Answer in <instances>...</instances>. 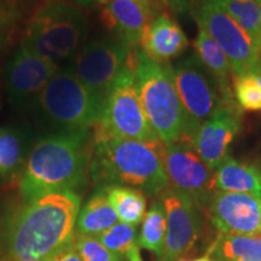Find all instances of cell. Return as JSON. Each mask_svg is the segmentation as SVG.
<instances>
[{"label": "cell", "mask_w": 261, "mask_h": 261, "mask_svg": "<svg viewBox=\"0 0 261 261\" xmlns=\"http://www.w3.org/2000/svg\"><path fill=\"white\" fill-rule=\"evenodd\" d=\"M81 197L57 192L29 202L10 221L6 261H42L75 238Z\"/></svg>", "instance_id": "6da1fadb"}, {"label": "cell", "mask_w": 261, "mask_h": 261, "mask_svg": "<svg viewBox=\"0 0 261 261\" xmlns=\"http://www.w3.org/2000/svg\"><path fill=\"white\" fill-rule=\"evenodd\" d=\"M90 130L45 133L34 143L19 179L25 203L57 192H75L90 171Z\"/></svg>", "instance_id": "7a4b0ae2"}, {"label": "cell", "mask_w": 261, "mask_h": 261, "mask_svg": "<svg viewBox=\"0 0 261 261\" xmlns=\"http://www.w3.org/2000/svg\"><path fill=\"white\" fill-rule=\"evenodd\" d=\"M90 177L97 184L123 185L150 195L169 188L161 140L93 138Z\"/></svg>", "instance_id": "3957f363"}, {"label": "cell", "mask_w": 261, "mask_h": 261, "mask_svg": "<svg viewBox=\"0 0 261 261\" xmlns=\"http://www.w3.org/2000/svg\"><path fill=\"white\" fill-rule=\"evenodd\" d=\"M104 103L106 100L63 67L42 90L31 115L46 133L90 130L102 119Z\"/></svg>", "instance_id": "277c9868"}, {"label": "cell", "mask_w": 261, "mask_h": 261, "mask_svg": "<svg viewBox=\"0 0 261 261\" xmlns=\"http://www.w3.org/2000/svg\"><path fill=\"white\" fill-rule=\"evenodd\" d=\"M87 28L86 17L76 5L50 3L28 22L21 44L63 68L85 45Z\"/></svg>", "instance_id": "5b68a950"}, {"label": "cell", "mask_w": 261, "mask_h": 261, "mask_svg": "<svg viewBox=\"0 0 261 261\" xmlns=\"http://www.w3.org/2000/svg\"><path fill=\"white\" fill-rule=\"evenodd\" d=\"M137 86L143 109L160 140L171 143L185 132V113L169 63L150 60L137 50Z\"/></svg>", "instance_id": "8992f818"}, {"label": "cell", "mask_w": 261, "mask_h": 261, "mask_svg": "<svg viewBox=\"0 0 261 261\" xmlns=\"http://www.w3.org/2000/svg\"><path fill=\"white\" fill-rule=\"evenodd\" d=\"M173 79L185 113V132L181 138L189 142L202 123L220 108L233 103L231 91L224 89L196 56L179 62L173 68Z\"/></svg>", "instance_id": "52a82bcc"}, {"label": "cell", "mask_w": 261, "mask_h": 261, "mask_svg": "<svg viewBox=\"0 0 261 261\" xmlns=\"http://www.w3.org/2000/svg\"><path fill=\"white\" fill-rule=\"evenodd\" d=\"M136 69L137 63L127 67L114 83L93 138L160 140L140 103Z\"/></svg>", "instance_id": "ba28073f"}, {"label": "cell", "mask_w": 261, "mask_h": 261, "mask_svg": "<svg viewBox=\"0 0 261 261\" xmlns=\"http://www.w3.org/2000/svg\"><path fill=\"white\" fill-rule=\"evenodd\" d=\"M137 50L116 37L94 39L85 42L65 67L106 100L120 74L137 63Z\"/></svg>", "instance_id": "9c48e42d"}, {"label": "cell", "mask_w": 261, "mask_h": 261, "mask_svg": "<svg viewBox=\"0 0 261 261\" xmlns=\"http://www.w3.org/2000/svg\"><path fill=\"white\" fill-rule=\"evenodd\" d=\"M198 27L217 41L232 65L233 76L256 74L261 69V51L247 33L224 10L210 0H201L195 12Z\"/></svg>", "instance_id": "30bf717a"}, {"label": "cell", "mask_w": 261, "mask_h": 261, "mask_svg": "<svg viewBox=\"0 0 261 261\" xmlns=\"http://www.w3.org/2000/svg\"><path fill=\"white\" fill-rule=\"evenodd\" d=\"M165 169L169 188L188 196L198 208L207 207L215 189V171L189 140L165 143Z\"/></svg>", "instance_id": "8fae6325"}, {"label": "cell", "mask_w": 261, "mask_h": 261, "mask_svg": "<svg viewBox=\"0 0 261 261\" xmlns=\"http://www.w3.org/2000/svg\"><path fill=\"white\" fill-rule=\"evenodd\" d=\"M61 67L29 50L18 47L6 62L4 79L9 102L16 112L28 113Z\"/></svg>", "instance_id": "7c38bea8"}, {"label": "cell", "mask_w": 261, "mask_h": 261, "mask_svg": "<svg viewBox=\"0 0 261 261\" xmlns=\"http://www.w3.org/2000/svg\"><path fill=\"white\" fill-rule=\"evenodd\" d=\"M166 215V244L162 261H181L185 259L202 231V219L198 207L188 196L168 188L161 194Z\"/></svg>", "instance_id": "4fadbf2b"}, {"label": "cell", "mask_w": 261, "mask_h": 261, "mask_svg": "<svg viewBox=\"0 0 261 261\" xmlns=\"http://www.w3.org/2000/svg\"><path fill=\"white\" fill-rule=\"evenodd\" d=\"M205 208L221 234L261 233V203L256 196L217 190Z\"/></svg>", "instance_id": "5bb4252c"}, {"label": "cell", "mask_w": 261, "mask_h": 261, "mask_svg": "<svg viewBox=\"0 0 261 261\" xmlns=\"http://www.w3.org/2000/svg\"><path fill=\"white\" fill-rule=\"evenodd\" d=\"M240 129V110L233 103L226 104L198 127L190 143L201 159L215 171L228 156V149Z\"/></svg>", "instance_id": "9a60e30c"}, {"label": "cell", "mask_w": 261, "mask_h": 261, "mask_svg": "<svg viewBox=\"0 0 261 261\" xmlns=\"http://www.w3.org/2000/svg\"><path fill=\"white\" fill-rule=\"evenodd\" d=\"M154 18L152 0H107L100 3V21L104 27L133 47L139 45Z\"/></svg>", "instance_id": "2e32d148"}, {"label": "cell", "mask_w": 261, "mask_h": 261, "mask_svg": "<svg viewBox=\"0 0 261 261\" xmlns=\"http://www.w3.org/2000/svg\"><path fill=\"white\" fill-rule=\"evenodd\" d=\"M139 45L140 50L150 60L158 63H168L187 50L189 40L174 19L161 14L156 16L146 28Z\"/></svg>", "instance_id": "e0dca14e"}, {"label": "cell", "mask_w": 261, "mask_h": 261, "mask_svg": "<svg viewBox=\"0 0 261 261\" xmlns=\"http://www.w3.org/2000/svg\"><path fill=\"white\" fill-rule=\"evenodd\" d=\"M33 145V133L27 127H0V180L22 174Z\"/></svg>", "instance_id": "ac0fdd59"}, {"label": "cell", "mask_w": 261, "mask_h": 261, "mask_svg": "<svg viewBox=\"0 0 261 261\" xmlns=\"http://www.w3.org/2000/svg\"><path fill=\"white\" fill-rule=\"evenodd\" d=\"M215 189L219 191L261 196V173L255 166L226 156L215 168Z\"/></svg>", "instance_id": "d6986e66"}, {"label": "cell", "mask_w": 261, "mask_h": 261, "mask_svg": "<svg viewBox=\"0 0 261 261\" xmlns=\"http://www.w3.org/2000/svg\"><path fill=\"white\" fill-rule=\"evenodd\" d=\"M117 215L102 188L97 190L81 208L76 220L79 236H98L117 223Z\"/></svg>", "instance_id": "ffe728a7"}, {"label": "cell", "mask_w": 261, "mask_h": 261, "mask_svg": "<svg viewBox=\"0 0 261 261\" xmlns=\"http://www.w3.org/2000/svg\"><path fill=\"white\" fill-rule=\"evenodd\" d=\"M207 255L214 261H261V233H219Z\"/></svg>", "instance_id": "44dd1931"}, {"label": "cell", "mask_w": 261, "mask_h": 261, "mask_svg": "<svg viewBox=\"0 0 261 261\" xmlns=\"http://www.w3.org/2000/svg\"><path fill=\"white\" fill-rule=\"evenodd\" d=\"M121 223L138 226L146 214V198L143 191L123 185L100 187Z\"/></svg>", "instance_id": "7402d4cb"}, {"label": "cell", "mask_w": 261, "mask_h": 261, "mask_svg": "<svg viewBox=\"0 0 261 261\" xmlns=\"http://www.w3.org/2000/svg\"><path fill=\"white\" fill-rule=\"evenodd\" d=\"M194 47L196 57L200 60L201 63L217 77L224 89L231 91L228 81L231 76L233 77L232 65L224 51L221 50V47L217 44V41L203 28L198 27V33L194 41Z\"/></svg>", "instance_id": "603a6c76"}, {"label": "cell", "mask_w": 261, "mask_h": 261, "mask_svg": "<svg viewBox=\"0 0 261 261\" xmlns=\"http://www.w3.org/2000/svg\"><path fill=\"white\" fill-rule=\"evenodd\" d=\"M236 21L261 51V0H210Z\"/></svg>", "instance_id": "cb8c5ba5"}, {"label": "cell", "mask_w": 261, "mask_h": 261, "mask_svg": "<svg viewBox=\"0 0 261 261\" xmlns=\"http://www.w3.org/2000/svg\"><path fill=\"white\" fill-rule=\"evenodd\" d=\"M166 230L167 225L162 203L160 201L154 202L143 220L138 246L154 253L161 260L165 252Z\"/></svg>", "instance_id": "d4e9b609"}, {"label": "cell", "mask_w": 261, "mask_h": 261, "mask_svg": "<svg viewBox=\"0 0 261 261\" xmlns=\"http://www.w3.org/2000/svg\"><path fill=\"white\" fill-rule=\"evenodd\" d=\"M96 237L108 249L125 257L130 248L137 244V226L120 221Z\"/></svg>", "instance_id": "484cf974"}, {"label": "cell", "mask_w": 261, "mask_h": 261, "mask_svg": "<svg viewBox=\"0 0 261 261\" xmlns=\"http://www.w3.org/2000/svg\"><path fill=\"white\" fill-rule=\"evenodd\" d=\"M233 93L241 109L247 112H261V86L255 75L233 76Z\"/></svg>", "instance_id": "4316f807"}, {"label": "cell", "mask_w": 261, "mask_h": 261, "mask_svg": "<svg viewBox=\"0 0 261 261\" xmlns=\"http://www.w3.org/2000/svg\"><path fill=\"white\" fill-rule=\"evenodd\" d=\"M74 242L83 261H123V256L108 249L94 236H76L75 233Z\"/></svg>", "instance_id": "83f0119b"}, {"label": "cell", "mask_w": 261, "mask_h": 261, "mask_svg": "<svg viewBox=\"0 0 261 261\" xmlns=\"http://www.w3.org/2000/svg\"><path fill=\"white\" fill-rule=\"evenodd\" d=\"M75 240V238H74ZM70 241L69 243L64 244L63 247L58 248L54 253L45 257L42 261H83L75 248V242Z\"/></svg>", "instance_id": "f1b7e54d"}, {"label": "cell", "mask_w": 261, "mask_h": 261, "mask_svg": "<svg viewBox=\"0 0 261 261\" xmlns=\"http://www.w3.org/2000/svg\"><path fill=\"white\" fill-rule=\"evenodd\" d=\"M126 256L128 261H144L142 259V255H140L138 244H135V246L130 248V250Z\"/></svg>", "instance_id": "f546056e"}, {"label": "cell", "mask_w": 261, "mask_h": 261, "mask_svg": "<svg viewBox=\"0 0 261 261\" xmlns=\"http://www.w3.org/2000/svg\"><path fill=\"white\" fill-rule=\"evenodd\" d=\"M152 2H159L162 3V4H167L171 5L172 8L177 9V8H182L184 6V0H152Z\"/></svg>", "instance_id": "4dcf8cb0"}, {"label": "cell", "mask_w": 261, "mask_h": 261, "mask_svg": "<svg viewBox=\"0 0 261 261\" xmlns=\"http://www.w3.org/2000/svg\"><path fill=\"white\" fill-rule=\"evenodd\" d=\"M190 261H214V260L212 259L210 255H204V256L197 257V259H194V260H190Z\"/></svg>", "instance_id": "1f68e13d"}, {"label": "cell", "mask_w": 261, "mask_h": 261, "mask_svg": "<svg viewBox=\"0 0 261 261\" xmlns=\"http://www.w3.org/2000/svg\"><path fill=\"white\" fill-rule=\"evenodd\" d=\"M77 2L80 3H84V4H90V3H103V2H107V0H77Z\"/></svg>", "instance_id": "d6a6232c"}, {"label": "cell", "mask_w": 261, "mask_h": 261, "mask_svg": "<svg viewBox=\"0 0 261 261\" xmlns=\"http://www.w3.org/2000/svg\"><path fill=\"white\" fill-rule=\"evenodd\" d=\"M254 75H255V77L257 79V81H259V84H260V86H261V69L257 71L256 74H254Z\"/></svg>", "instance_id": "836d02e7"}, {"label": "cell", "mask_w": 261, "mask_h": 261, "mask_svg": "<svg viewBox=\"0 0 261 261\" xmlns=\"http://www.w3.org/2000/svg\"><path fill=\"white\" fill-rule=\"evenodd\" d=\"M259 200H260V203H261V196H260V198H259Z\"/></svg>", "instance_id": "e575fe53"}]
</instances>
